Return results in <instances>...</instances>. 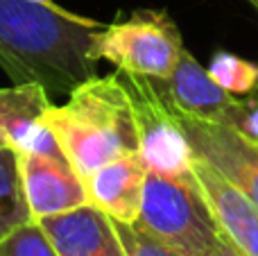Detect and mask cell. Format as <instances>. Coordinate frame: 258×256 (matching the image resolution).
<instances>
[{
    "label": "cell",
    "instance_id": "5bb4252c",
    "mask_svg": "<svg viewBox=\"0 0 258 256\" xmlns=\"http://www.w3.org/2000/svg\"><path fill=\"white\" fill-rule=\"evenodd\" d=\"M209 73L224 91L233 95H251L258 89V63L227 50H218L213 54Z\"/></svg>",
    "mask_w": 258,
    "mask_h": 256
},
{
    "label": "cell",
    "instance_id": "6da1fadb",
    "mask_svg": "<svg viewBox=\"0 0 258 256\" xmlns=\"http://www.w3.org/2000/svg\"><path fill=\"white\" fill-rule=\"evenodd\" d=\"M104 23L32 0H0V68L14 84L68 95L95 73L91 48Z\"/></svg>",
    "mask_w": 258,
    "mask_h": 256
},
{
    "label": "cell",
    "instance_id": "9c48e42d",
    "mask_svg": "<svg viewBox=\"0 0 258 256\" xmlns=\"http://www.w3.org/2000/svg\"><path fill=\"white\" fill-rule=\"evenodd\" d=\"M50 104V93L36 82L0 89V134L14 152L63 154L45 125Z\"/></svg>",
    "mask_w": 258,
    "mask_h": 256
},
{
    "label": "cell",
    "instance_id": "e0dca14e",
    "mask_svg": "<svg viewBox=\"0 0 258 256\" xmlns=\"http://www.w3.org/2000/svg\"><path fill=\"white\" fill-rule=\"evenodd\" d=\"M236 132L258 141V95L256 93L245 95V104H242L240 122H238Z\"/></svg>",
    "mask_w": 258,
    "mask_h": 256
},
{
    "label": "cell",
    "instance_id": "2e32d148",
    "mask_svg": "<svg viewBox=\"0 0 258 256\" xmlns=\"http://www.w3.org/2000/svg\"><path fill=\"white\" fill-rule=\"evenodd\" d=\"M116 231L118 238L122 243L125 256H183L181 252H177L174 247L165 245L163 240H159L156 236H152L145 227H141L138 222L134 225H125V222H116Z\"/></svg>",
    "mask_w": 258,
    "mask_h": 256
},
{
    "label": "cell",
    "instance_id": "277c9868",
    "mask_svg": "<svg viewBox=\"0 0 258 256\" xmlns=\"http://www.w3.org/2000/svg\"><path fill=\"white\" fill-rule=\"evenodd\" d=\"M177 23L163 9H136L127 18L98 30L91 48L95 61H109L118 73L168 80L183 54Z\"/></svg>",
    "mask_w": 258,
    "mask_h": 256
},
{
    "label": "cell",
    "instance_id": "5b68a950",
    "mask_svg": "<svg viewBox=\"0 0 258 256\" xmlns=\"http://www.w3.org/2000/svg\"><path fill=\"white\" fill-rule=\"evenodd\" d=\"M122 75L134 109L138 132V154L147 170L161 175H188L195 152L190 148L181 120L163 98L161 89L150 77Z\"/></svg>",
    "mask_w": 258,
    "mask_h": 256
},
{
    "label": "cell",
    "instance_id": "3957f363",
    "mask_svg": "<svg viewBox=\"0 0 258 256\" xmlns=\"http://www.w3.org/2000/svg\"><path fill=\"white\" fill-rule=\"evenodd\" d=\"M138 225L183 256H211L222 234L192 170L188 175L147 170Z\"/></svg>",
    "mask_w": 258,
    "mask_h": 256
},
{
    "label": "cell",
    "instance_id": "7a4b0ae2",
    "mask_svg": "<svg viewBox=\"0 0 258 256\" xmlns=\"http://www.w3.org/2000/svg\"><path fill=\"white\" fill-rule=\"evenodd\" d=\"M45 125L82 177L125 154H138V132L122 75H93L50 104Z\"/></svg>",
    "mask_w": 258,
    "mask_h": 256
},
{
    "label": "cell",
    "instance_id": "4fadbf2b",
    "mask_svg": "<svg viewBox=\"0 0 258 256\" xmlns=\"http://www.w3.org/2000/svg\"><path fill=\"white\" fill-rule=\"evenodd\" d=\"M30 220L32 216L23 195L18 157L12 148H0V240Z\"/></svg>",
    "mask_w": 258,
    "mask_h": 256
},
{
    "label": "cell",
    "instance_id": "44dd1931",
    "mask_svg": "<svg viewBox=\"0 0 258 256\" xmlns=\"http://www.w3.org/2000/svg\"><path fill=\"white\" fill-rule=\"evenodd\" d=\"M249 3H251V5H254V7H256V9H258V0H249Z\"/></svg>",
    "mask_w": 258,
    "mask_h": 256
},
{
    "label": "cell",
    "instance_id": "7c38bea8",
    "mask_svg": "<svg viewBox=\"0 0 258 256\" xmlns=\"http://www.w3.org/2000/svg\"><path fill=\"white\" fill-rule=\"evenodd\" d=\"M147 166L141 154H125L86 177L89 204L104 211L111 220L134 225L138 222L145 193Z\"/></svg>",
    "mask_w": 258,
    "mask_h": 256
},
{
    "label": "cell",
    "instance_id": "ffe728a7",
    "mask_svg": "<svg viewBox=\"0 0 258 256\" xmlns=\"http://www.w3.org/2000/svg\"><path fill=\"white\" fill-rule=\"evenodd\" d=\"M0 148H9V145H7V141H5V136H3V134H0Z\"/></svg>",
    "mask_w": 258,
    "mask_h": 256
},
{
    "label": "cell",
    "instance_id": "52a82bcc",
    "mask_svg": "<svg viewBox=\"0 0 258 256\" xmlns=\"http://www.w3.org/2000/svg\"><path fill=\"white\" fill-rule=\"evenodd\" d=\"M23 195L32 220L71 211L89 204L86 181L66 154L16 152Z\"/></svg>",
    "mask_w": 258,
    "mask_h": 256
},
{
    "label": "cell",
    "instance_id": "d6986e66",
    "mask_svg": "<svg viewBox=\"0 0 258 256\" xmlns=\"http://www.w3.org/2000/svg\"><path fill=\"white\" fill-rule=\"evenodd\" d=\"M32 3H41V5H57V3H52V0H32Z\"/></svg>",
    "mask_w": 258,
    "mask_h": 256
},
{
    "label": "cell",
    "instance_id": "9a60e30c",
    "mask_svg": "<svg viewBox=\"0 0 258 256\" xmlns=\"http://www.w3.org/2000/svg\"><path fill=\"white\" fill-rule=\"evenodd\" d=\"M0 256H59L36 220H30L0 240Z\"/></svg>",
    "mask_w": 258,
    "mask_h": 256
},
{
    "label": "cell",
    "instance_id": "8fae6325",
    "mask_svg": "<svg viewBox=\"0 0 258 256\" xmlns=\"http://www.w3.org/2000/svg\"><path fill=\"white\" fill-rule=\"evenodd\" d=\"M192 175L200 181L220 229L236 243L245 256H258V207L222 177L213 166L195 157Z\"/></svg>",
    "mask_w": 258,
    "mask_h": 256
},
{
    "label": "cell",
    "instance_id": "30bf717a",
    "mask_svg": "<svg viewBox=\"0 0 258 256\" xmlns=\"http://www.w3.org/2000/svg\"><path fill=\"white\" fill-rule=\"evenodd\" d=\"M36 222L59 256H125L113 220L93 204Z\"/></svg>",
    "mask_w": 258,
    "mask_h": 256
},
{
    "label": "cell",
    "instance_id": "ac0fdd59",
    "mask_svg": "<svg viewBox=\"0 0 258 256\" xmlns=\"http://www.w3.org/2000/svg\"><path fill=\"white\" fill-rule=\"evenodd\" d=\"M211 256H245V254H242L240 249L236 247V243L222 231L218 243H215V247H213V252H211Z\"/></svg>",
    "mask_w": 258,
    "mask_h": 256
},
{
    "label": "cell",
    "instance_id": "ba28073f",
    "mask_svg": "<svg viewBox=\"0 0 258 256\" xmlns=\"http://www.w3.org/2000/svg\"><path fill=\"white\" fill-rule=\"evenodd\" d=\"M179 120L195 157L213 166L258 207V141L218 122L186 116H179Z\"/></svg>",
    "mask_w": 258,
    "mask_h": 256
},
{
    "label": "cell",
    "instance_id": "8992f818",
    "mask_svg": "<svg viewBox=\"0 0 258 256\" xmlns=\"http://www.w3.org/2000/svg\"><path fill=\"white\" fill-rule=\"evenodd\" d=\"M174 113L206 122H218L236 130L240 122L245 95L224 91L188 50L168 80H154Z\"/></svg>",
    "mask_w": 258,
    "mask_h": 256
}]
</instances>
